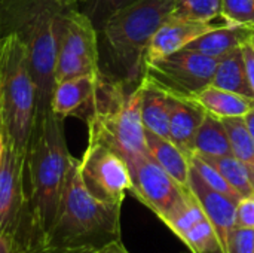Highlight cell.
<instances>
[{
	"mask_svg": "<svg viewBox=\"0 0 254 253\" xmlns=\"http://www.w3.org/2000/svg\"><path fill=\"white\" fill-rule=\"evenodd\" d=\"M73 161L64 136V119L52 109L37 113L25 157L30 252L46 243Z\"/></svg>",
	"mask_w": 254,
	"mask_h": 253,
	"instance_id": "cell-1",
	"label": "cell"
},
{
	"mask_svg": "<svg viewBox=\"0 0 254 253\" xmlns=\"http://www.w3.org/2000/svg\"><path fill=\"white\" fill-rule=\"evenodd\" d=\"M64 9L55 0H0V34L16 33L28 51L37 113L51 109Z\"/></svg>",
	"mask_w": 254,
	"mask_h": 253,
	"instance_id": "cell-2",
	"label": "cell"
},
{
	"mask_svg": "<svg viewBox=\"0 0 254 253\" xmlns=\"http://www.w3.org/2000/svg\"><path fill=\"white\" fill-rule=\"evenodd\" d=\"M121 210L122 206L104 203L88 191L79 171V160L74 158L45 246L100 249L106 243L119 240Z\"/></svg>",
	"mask_w": 254,
	"mask_h": 253,
	"instance_id": "cell-3",
	"label": "cell"
},
{
	"mask_svg": "<svg viewBox=\"0 0 254 253\" xmlns=\"http://www.w3.org/2000/svg\"><path fill=\"white\" fill-rule=\"evenodd\" d=\"M174 0H135L113 13L97 31L98 45L116 69L115 79L138 84L144 75L146 49L159 30L170 19Z\"/></svg>",
	"mask_w": 254,
	"mask_h": 253,
	"instance_id": "cell-4",
	"label": "cell"
},
{
	"mask_svg": "<svg viewBox=\"0 0 254 253\" xmlns=\"http://www.w3.org/2000/svg\"><path fill=\"white\" fill-rule=\"evenodd\" d=\"M104 75L97 79L94 112L88 119L89 139L98 140L118 152L124 160L147 155L146 128L140 112V89Z\"/></svg>",
	"mask_w": 254,
	"mask_h": 253,
	"instance_id": "cell-5",
	"label": "cell"
},
{
	"mask_svg": "<svg viewBox=\"0 0 254 253\" xmlns=\"http://www.w3.org/2000/svg\"><path fill=\"white\" fill-rule=\"evenodd\" d=\"M0 112L6 136L27 152L37 115V88L27 46L12 31L0 34Z\"/></svg>",
	"mask_w": 254,
	"mask_h": 253,
	"instance_id": "cell-6",
	"label": "cell"
},
{
	"mask_svg": "<svg viewBox=\"0 0 254 253\" xmlns=\"http://www.w3.org/2000/svg\"><path fill=\"white\" fill-rule=\"evenodd\" d=\"M27 152L4 133L0 157V234L30 253V212L27 194Z\"/></svg>",
	"mask_w": 254,
	"mask_h": 253,
	"instance_id": "cell-7",
	"label": "cell"
},
{
	"mask_svg": "<svg viewBox=\"0 0 254 253\" xmlns=\"http://www.w3.org/2000/svg\"><path fill=\"white\" fill-rule=\"evenodd\" d=\"M125 161L131 176L129 192L168 225L192 198L189 188L176 182L149 154Z\"/></svg>",
	"mask_w": 254,
	"mask_h": 253,
	"instance_id": "cell-8",
	"label": "cell"
},
{
	"mask_svg": "<svg viewBox=\"0 0 254 253\" xmlns=\"http://www.w3.org/2000/svg\"><path fill=\"white\" fill-rule=\"evenodd\" d=\"M79 171L88 191L98 200L122 206L131 188L127 161L104 143L88 139V148L79 160Z\"/></svg>",
	"mask_w": 254,
	"mask_h": 253,
	"instance_id": "cell-9",
	"label": "cell"
},
{
	"mask_svg": "<svg viewBox=\"0 0 254 253\" xmlns=\"http://www.w3.org/2000/svg\"><path fill=\"white\" fill-rule=\"evenodd\" d=\"M217 63L216 58L183 48L161 60L146 63L144 75L171 94L193 98L199 91L211 85Z\"/></svg>",
	"mask_w": 254,
	"mask_h": 253,
	"instance_id": "cell-10",
	"label": "cell"
},
{
	"mask_svg": "<svg viewBox=\"0 0 254 253\" xmlns=\"http://www.w3.org/2000/svg\"><path fill=\"white\" fill-rule=\"evenodd\" d=\"M188 188L196 203L201 206L204 215L213 225L216 236L219 239L220 245V252L229 253V237L232 230L237 227L235 225V215H237V204L234 200L229 197L214 191L210 188L201 176L190 167L189 173V180H188Z\"/></svg>",
	"mask_w": 254,
	"mask_h": 253,
	"instance_id": "cell-11",
	"label": "cell"
},
{
	"mask_svg": "<svg viewBox=\"0 0 254 253\" xmlns=\"http://www.w3.org/2000/svg\"><path fill=\"white\" fill-rule=\"evenodd\" d=\"M58 52H65L100 67L98 31L91 18L76 7H65L61 18Z\"/></svg>",
	"mask_w": 254,
	"mask_h": 253,
	"instance_id": "cell-12",
	"label": "cell"
},
{
	"mask_svg": "<svg viewBox=\"0 0 254 253\" xmlns=\"http://www.w3.org/2000/svg\"><path fill=\"white\" fill-rule=\"evenodd\" d=\"M97 79L98 75L57 82L51 97L52 112L63 119L76 116L86 124L94 112Z\"/></svg>",
	"mask_w": 254,
	"mask_h": 253,
	"instance_id": "cell-13",
	"label": "cell"
},
{
	"mask_svg": "<svg viewBox=\"0 0 254 253\" xmlns=\"http://www.w3.org/2000/svg\"><path fill=\"white\" fill-rule=\"evenodd\" d=\"M217 27L219 25L213 22L170 18L159 27V30L152 37L144 54V64L161 60L173 52L183 49L188 43H190L201 34L211 31Z\"/></svg>",
	"mask_w": 254,
	"mask_h": 253,
	"instance_id": "cell-14",
	"label": "cell"
},
{
	"mask_svg": "<svg viewBox=\"0 0 254 253\" xmlns=\"http://www.w3.org/2000/svg\"><path fill=\"white\" fill-rule=\"evenodd\" d=\"M170 92V91H168ZM170 104V139L188 155L193 154V139L205 118L207 110L199 106L193 98L171 94L168 95Z\"/></svg>",
	"mask_w": 254,
	"mask_h": 253,
	"instance_id": "cell-15",
	"label": "cell"
},
{
	"mask_svg": "<svg viewBox=\"0 0 254 253\" xmlns=\"http://www.w3.org/2000/svg\"><path fill=\"white\" fill-rule=\"evenodd\" d=\"M138 89L140 112L144 128L164 139H170V92L147 75H143L141 81L138 82Z\"/></svg>",
	"mask_w": 254,
	"mask_h": 253,
	"instance_id": "cell-16",
	"label": "cell"
},
{
	"mask_svg": "<svg viewBox=\"0 0 254 253\" xmlns=\"http://www.w3.org/2000/svg\"><path fill=\"white\" fill-rule=\"evenodd\" d=\"M254 28L237 27V25H219L217 28L207 31L188 43L185 49L199 52L202 55L220 60L232 51L243 48L250 42Z\"/></svg>",
	"mask_w": 254,
	"mask_h": 253,
	"instance_id": "cell-17",
	"label": "cell"
},
{
	"mask_svg": "<svg viewBox=\"0 0 254 253\" xmlns=\"http://www.w3.org/2000/svg\"><path fill=\"white\" fill-rule=\"evenodd\" d=\"M146 146H147L149 157L161 169H164L182 186H188L189 173H190V161H189L190 155L182 151L170 139H164L147 130H146Z\"/></svg>",
	"mask_w": 254,
	"mask_h": 253,
	"instance_id": "cell-18",
	"label": "cell"
},
{
	"mask_svg": "<svg viewBox=\"0 0 254 253\" xmlns=\"http://www.w3.org/2000/svg\"><path fill=\"white\" fill-rule=\"evenodd\" d=\"M211 85L254 100V92L247 76L243 48H238L219 60Z\"/></svg>",
	"mask_w": 254,
	"mask_h": 253,
	"instance_id": "cell-19",
	"label": "cell"
},
{
	"mask_svg": "<svg viewBox=\"0 0 254 253\" xmlns=\"http://www.w3.org/2000/svg\"><path fill=\"white\" fill-rule=\"evenodd\" d=\"M193 100L202 106L208 113H213L219 118H231V116H244L254 107V100L208 85L202 91H199Z\"/></svg>",
	"mask_w": 254,
	"mask_h": 253,
	"instance_id": "cell-20",
	"label": "cell"
},
{
	"mask_svg": "<svg viewBox=\"0 0 254 253\" xmlns=\"http://www.w3.org/2000/svg\"><path fill=\"white\" fill-rule=\"evenodd\" d=\"M193 154L201 157H228L232 155L231 145L222 118L205 113L195 139H193Z\"/></svg>",
	"mask_w": 254,
	"mask_h": 253,
	"instance_id": "cell-21",
	"label": "cell"
},
{
	"mask_svg": "<svg viewBox=\"0 0 254 253\" xmlns=\"http://www.w3.org/2000/svg\"><path fill=\"white\" fill-rule=\"evenodd\" d=\"M202 158L207 160L213 167H216L243 198L254 197V167L240 161L234 155Z\"/></svg>",
	"mask_w": 254,
	"mask_h": 253,
	"instance_id": "cell-22",
	"label": "cell"
},
{
	"mask_svg": "<svg viewBox=\"0 0 254 253\" xmlns=\"http://www.w3.org/2000/svg\"><path fill=\"white\" fill-rule=\"evenodd\" d=\"M232 155L240 161L254 167V140L243 116L222 118Z\"/></svg>",
	"mask_w": 254,
	"mask_h": 253,
	"instance_id": "cell-23",
	"label": "cell"
},
{
	"mask_svg": "<svg viewBox=\"0 0 254 253\" xmlns=\"http://www.w3.org/2000/svg\"><path fill=\"white\" fill-rule=\"evenodd\" d=\"M220 12L222 0H174L170 18L211 22Z\"/></svg>",
	"mask_w": 254,
	"mask_h": 253,
	"instance_id": "cell-24",
	"label": "cell"
},
{
	"mask_svg": "<svg viewBox=\"0 0 254 253\" xmlns=\"http://www.w3.org/2000/svg\"><path fill=\"white\" fill-rule=\"evenodd\" d=\"M190 253H222L216 231L207 216L198 221L182 240Z\"/></svg>",
	"mask_w": 254,
	"mask_h": 253,
	"instance_id": "cell-25",
	"label": "cell"
},
{
	"mask_svg": "<svg viewBox=\"0 0 254 253\" xmlns=\"http://www.w3.org/2000/svg\"><path fill=\"white\" fill-rule=\"evenodd\" d=\"M189 161H190V167L201 176V179L210 186L213 188L214 191L229 197L231 200H234L235 203H240V200L243 198L231 185L229 182L220 174V171L213 167L207 160H204L202 157L196 155V154H192L189 157Z\"/></svg>",
	"mask_w": 254,
	"mask_h": 253,
	"instance_id": "cell-26",
	"label": "cell"
},
{
	"mask_svg": "<svg viewBox=\"0 0 254 253\" xmlns=\"http://www.w3.org/2000/svg\"><path fill=\"white\" fill-rule=\"evenodd\" d=\"M226 25L254 28V0H222V12Z\"/></svg>",
	"mask_w": 254,
	"mask_h": 253,
	"instance_id": "cell-27",
	"label": "cell"
},
{
	"mask_svg": "<svg viewBox=\"0 0 254 253\" xmlns=\"http://www.w3.org/2000/svg\"><path fill=\"white\" fill-rule=\"evenodd\" d=\"M132 1L135 0H89L85 3V9H82V12L91 18L92 24L98 30L113 13Z\"/></svg>",
	"mask_w": 254,
	"mask_h": 253,
	"instance_id": "cell-28",
	"label": "cell"
},
{
	"mask_svg": "<svg viewBox=\"0 0 254 253\" xmlns=\"http://www.w3.org/2000/svg\"><path fill=\"white\" fill-rule=\"evenodd\" d=\"M205 215H204V212H202V209H201V206L196 203V200L193 198V195H192V198L189 200V203L185 206V209L167 225L180 240H183L185 239V236L188 234V231L198 222V221H201L202 218H204Z\"/></svg>",
	"mask_w": 254,
	"mask_h": 253,
	"instance_id": "cell-29",
	"label": "cell"
},
{
	"mask_svg": "<svg viewBox=\"0 0 254 253\" xmlns=\"http://www.w3.org/2000/svg\"><path fill=\"white\" fill-rule=\"evenodd\" d=\"M229 253H254V230L235 227L229 237Z\"/></svg>",
	"mask_w": 254,
	"mask_h": 253,
	"instance_id": "cell-30",
	"label": "cell"
},
{
	"mask_svg": "<svg viewBox=\"0 0 254 253\" xmlns=\"http://www.w3.org/2000/svg\"><path fill=\"white\" fill-rule=\"evenodd\" d=\"M235 225L254 230V197H246L240 200L237 204Z\"/></svg>",
	"mask_w": 254,
	"mask_h": 253,
	"instance_id": "cell-31",
	"label": "cell"
},
{
	"mask_svg": "<svg viewBox=\"0 0 254 253\" xmlns=\"http://www.w3.org/2000/svg\"><path fill=\"white\" fill-rule=\"evenodd\" d=\"M97 248L92 246H77V248H70V246H43L30 253H95Z\"/></svg>",
	"mask_w": 254,
	"mask_h": 253,
	"instance_id": "cell-32",
	"label": "cell"
},
{
	"mask_svg": "<svg viewBox=\"0 0 254 253\" xmlns=\"http://www.w3.org/2000/svg\"><path fill=\"white\" fill-rule=\"evenodd\" d=\"M243 54H244V61H246V69H247V76L250 86L254 92V49L252 43H246L243 46Z\"/></svg>",
	"mask_w": 254,
	"mask_h": 253,
	"instance_id": "cell-33",
	"label": "cell"
},
{
	"mask_svg": "<svg viewBox=\"0 0 254 253\" xmlns=\"http://www.w3.org/2000/svg\"><path fill=\"white\" fill-rule=\"evenodd\" d=\"M0 253H28L22 249L15 240L0 234Z\"/></svg>",
	"mask_w": 254,
	"mask_h": 253,
	"instance_id": "cell-34",
	"label": "cell"
},
{
	"mask_svg": "<svg viewBox=\"0 0 254 253\" xmlns=\"http://www.w3.org/2000/svg\"><path fill=\"white\" fill-rule=\"evenodd\" d=\"M95 253H129V251L122 243V239H119V240H113L110 243H106L104 246L97 249Z\"/></svg>",
	"mask_w": 254,
	"mask_h": 253,
	"instance_id": "cell-35",
	"label": "cell"
},
{
	"mask_svg": "<svg viewBox=\"0 0 254 253\" xmlns=\"http://www.w3.org/2000/svg\"><path fill=\"white\" fill-rule=\"evenodd\" d=\"M243 118H244L246 125H247V128H249V131H250V134H252V137H253L254 140V107L250 112H247Z\"/></svg>",
	"mask_w": 254,
	"mask_h": 253,
	"instance_id": "cell-36",
	"label": "cell"
},
{
	"mask_svg": "<svg viewBox=\"0 0 254 253\" xmlns=\"http://www.w3.org/2000/svg\"><path fill=\"white\" fill-rule=\"evenodd\" d=\"M57 3H60L64 7H76L77 4H85L89 0H55Z\"/></svg>",
	"mask_w": 254,
	"mask_h": 253,
	"instance_id": "cell-37",
	"label": "cell"
},
{
	"mask_svg": "<svg viewBox=\"0 0 254 253\" xmlns=\"http://www.w3.org/2000/svg\"><path fill=\"white\" fill-rule=\"evenodd\" d=\"M3 145H4V125H3V119H1V112H0V157H1Z\"/></svg>",
	"mask_w": 254,
	"mask_h": 253,
	"instance_id": "cell-38",
	"label": "cell"
},
{
	"mask_svg": "<svg viewBox=\"0 0 254 253\" xmlns=\"http://www.w3.org/2000/svg\"><path fill=\"white\" fill-rule=\"evenodd\" d=\"M250 43H252V46H253V49H254V31H253V34H252V39H250Z\"/></svg>",
	"mask_w": 254,
	"mask_h": 253,
	"instance_id": "cell-39",
	"label": "cell"
}]
</instances>
